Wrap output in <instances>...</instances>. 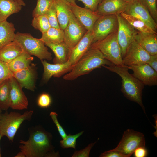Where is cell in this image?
<instances>
[{
  "mask_svg": "<svg viewBox=\"0 0 157 157\" xmlns=\"http://www.w3.org/2000/svg\"><path fill=\"white\" fill-rule=\"evenodd\" d=\"M10 105V79L4 81L0 85V109L7 110Z\"/></svg>",
  "mask_w": 157,
  "mask_h": 157,
  "instance_id": "cell-29",
  "label": "cell"
},
{
  "mask_svg": "<svg viewBox=\"0 0 157 157\" xmlns=\"http://www.w3.org/2000/svg\"><path fill=\"white\" fill-rule=\"evenodd\" d=\"M116 15L118 23L117 38L121 48L123 58L127 48L135 40V35L138 31L129 24L119 13Z\"/></svg>",
  "mask_w": 157,
  "mask_h": 157,
  "instance_id": "cell-10",
  "label": "cell"
},
{
  "mask_svg": "<svg viewBox=\"0 0 157 157\" xmlns=\"http://www.w3.org/2000/svg\"><path fill=\"white\" fill-rule=\"evenodd\" d=\"M127 4L124 0H103L96 11L101 16L116 14L123 11Z\"/></svg>",
  "mask_w": 157,
  "mask_h": 157,
  "instance_id": "cell-19",
  "label": "cell"
},
{
  "mask_svg": "<svg viewBox=\"0 0 157 157\" xmlns=\"http://www.w3.org/2000/svg\"><path fill=\"white\" fill-rule=\"evenodd\" d=\"M45 45L52 50L55 55L54 63L63 64L67 62L69 48L64 41L59 43H47Z\"/></svg>",
  "mask_w": 157,
  "mask_h": 157,
  "instance_id": "cell-25",
  "label": "cell"
},
{
  "mask_svg": "<svg viewBox=\"0 0 157 157\" xmlns=\"http://www.w3.org/2000/svg\"><path fill=\"white\" fill-rule=\"evenodd\" d=\"M54 0H37L36 7L33 11V17L45 15L53 5Z\"/></svg>",
  "mask_w": 157,
  "mask_h": 157,
  "instance_id": "cell-31",
  "label": "cell"
},
{
  "mask_svg": "<svg viewBox=\"0 0 157 157\" xmlns=\"http://www.w3.org/2000/svg\"><path fill=\"white\" fill-rule=\"evenodd\" d=\"M119 13L138 31L143 33L157 34L156 32L142 20L122 11Z\"/></svg>",
  "mask_w": 157,
  "mask_h": 157,
  "instance_id": "cell-27",
  "label": "cell"
},
{
  "mask_svg": "<svg viewBox=\"0 0 157 157\" xmlns=\"http://www.w3.org/2000/svg\"><path fill=\"white\" fill-rule=\"evenodd\" d=\"M10 108L13 110L26 109L28 104V99L22 88L13 77L10 78Z\"/></svg>",
  "mask_w": 157,
  "mask_h": 157,
  "instance_id": "cell-16",
  "label": "cell"
},
{
  "mask_svg": "<svg viewBox=\"0 0 157 157\" xmlns=\"http://www.w3.org/2000/svg\"><path fill=\"white\" fill-rule=\"evenodd\" d=\"M150 55L134 40L128 46L122 58L126 66L138 65L147 63Z\"/></svg>",
  "mask_w": 157,
  "mask_h": 157,
  "instance_id": "cell-11",
  "label": "cell"
},
{
  "mask_svg": "<svg viewBox=\"0 0 157 157\" xmlns=\"http://www.w3.org/2000/svg\"><path fill=\"white\" fill-rule=\"evenodd\" d=\"M8 63L0 59V85L5 80L13 77Z\"/></svg>",
  "mask_w": 157,
  "mask_h": 157,
  "instance_id": "cell-34",
  "label": "cell"
},
{
  "mask_svg": "<svg viewBox=\"0 0 157 157\" xmlns=\"http://www.w3.org/2000/svg\"><path fill=\"white\" fill-rule=\"evenodd\" d=\"M70 6L71 11L76 19L87 31H92L95 22L101 16L96 11L81 7L76 3L70 4Z\"/></svg>",
  "mask_w": 157,
  "mask_h": 157,
  "instance_id": "cell-15",
  "label": "cell"
},
{
  "mask_svg": "<svg viewBox=\"0 0 157 157\" xmlns=\"http://www.w3.org/2000/svg\"><path fill=\"white\" fill-rule=\"evenodd\" d=\"M82 131L75 135H69L60 142L61 147L63 148H73L76 149V140L83 133Z\"/></svg>",
  "mask_w": 157,
  "mask_h": 157,
  "instance_id": "cell-32",
  "label": "cell"
},
{
  "mask_svg": "<svg viewBox=\"0 0 157 157\" xmlns=\"http://www.w3.org/2000/svg\"><path fill=\"white\" fill-rule=\"evenodd\" d=\"M64 31L61 28L51 27L42 34L40 39L44 43L57 44L64 41Z\"/></svg>",
  "mask_w": 157,
  "mask_h": 157,
  "instance_id": "cell-28",
  "label": "cell"
},
{
  "mask_svg": "<svg viewBox=\"0 0 157 157\" xmlns=\"http://www.w3.org/2000/svg\"><path fill=\"white\" fill-rule=\"evenodd\" d=\"M117 31L104 39L93 43L90 48L97 49L105 58L114 65L125 66L122 62L121 48L117 38Z\"/></svg>",
  "mask_w": 157,
  "mask_h": 157,
  "instance_id": "cell-5",
  "label": "cell"
},
{
  "mask_svg": "<svg viewBox=\"0 0 157 157\" xmlns=\"http://www.w3.org/2000/svg\"><path fill=\"white\" fill-rule=\"evenodd\" d=\"M118 23L116 14L101 16L96 21L93 32V43L102 40L117 31Z\"/></svg>",
  "mask_w": 157,
  "mask_h": 157,
  "instance_id": "cell-8",
  "label": "cell"
},
{
  "mask_svg": "<svg viewBox=\"0 0 157 157\" xmlns=\"http://www.w3.org/2000/svg\"><path fill=\"white\" fill-rule=\"evenodd\" d=\"M41 61L44 69L42 79L45 83L47 82L52 76L59 78L69 72L73 67L68 61L63 64H54L49 63L45 60Z\"/></svg>",
  "mask_w": 157,
  "mask_h": 157,
  "instance_id": "cell-18",
  "label": "cell"
},
{
  "mask_svg": "<svg viewBox=\"0 0 157 157\" xmlns=\"http://www.w3.org/2000/svg\"><path fill=\"white\" fill-rule=\"evenodd\" d=\"M2 136H3L1 134H0V142L1 140V139ZM1 157V150H0V157Z\"/></svg>",
  "mask_w": 157,
  "mask_h": 157,
  "instance_id": "cell-48",
  "label": "cell"
},
{
  "mask_svg": "<svg viewBox=\"0 0 157 157\" xmlns=\"http://www.w3.org/2000/svg\"><path fill=\"white\" fill-rule=\"evenodd\" d=\"M15 157H26L25 154L22 151L18 153L15 156Z\"/></svg>",
  "mask_w": 157,
  "mask_h": 157,
  "instance_id": "cell-43",
  "label": "cell"
},
{
  "mask_svg": "<svg viewBox=\"0 0 157 157\" xmlns=\"http://www.w3.org/2000/svg\"><path fill=\"white\" fill-rule=\"evenodd\" d=\"M46 15L51 27L58 29L60 28L53 3Z\"/></svg>",
  "mask_w": 157,
  "mask_h": 157,
  "instance_id": "cell-35",
  "label": "cell"
},
{
  "mask_svg": "<svg viewBox=\"0 0 157 157\" xmlns=\"http://www.w3.org/2000/svg\"><path fill=\"white\" fill-rule=\"evenodd\" d=\"M51 102L50 96L48 93H44L39 96L37 100V104L41 108H47L50 106Z\"/></svg>",
  "mask_w": 157,
  "mask_h": 157,
  "instance_id": "cell-36",
  "label": "cell"
},
{
  "mask_svg": "<svg viewBox=\"0 0 157 157\" xmlns=\"http://www.w3.org/2000/svg\"><path fill=\"white\" fill-rule=\"evenodd\" d=\"M147 10L151 15L157 23V0H138Z\"/></svg>",
  "mask_w": 157,
  "mask_h": 157,
  "instance_id": "cell-33",
  "label": "cell"
},
{
  "mask_svg": "<svg viewBox=\"0 0 157 157\" xmlns=\"http://www.w3.org/2000/svg\"><path fill=\"white\" fill-rule=\"evenodd\" d=\"M112 64V63L105 58L99 50L90 48L73 66L71 71L64 76L63 78L66 80H73L103 65L109 66Z\"/></svg>",
  "mask_w": 157,
  "mask_h": 157,
  "instance_id": "cell-3",
  "label": "cell"
},
{
  "mask_svg": "<svg viewBox=\"0 0 157 157\" xmlns=\"http://www.w3.org/2000/svg\"><path fill=\"white\" fill-rule=\"evenodd\" d=\"M24 52L21 45L14 40L0 49V59L8 63Z\"/></svg>",
  "mask_w": 157,
  "mask_h": 157,
  "instance_id": "cell-22",
  "label": "cell"
},
{
  "mask_svg": "<svg viewBox=\"0 0 157 157\" xmlns=\"http://www.w3.org/2000/svg\"><path fill=\"white\" fill-rule=\"evenodd\" d=\"M70 4H76L75 0H64Z\"/></svg>",
  "mask_w": 157,
  "mask_h": 157,
  "instance_id": "cell-45",
  "label": "cell"
},
{
  "mask_svg": "<svg viewBox=\"0 0 157 157\" xmlns=\"http://www.w3.org/2000/svg\"><path fill=\"white\" fill-rule=\"evenodd\" d=\"M102 66L119 75L122 79L121 91L128 99L138 103L145 113L142 96L144 85L129 72L127 66H117L113 64Z\"/></svg>",
  "mask_w": 157,
  "mask_h": 157,
  "instance_id": "cell-1",
  "label": "cell"
},
{
  "mask_svg": "<svg viewBox=\"0 0 157 157\" xmlns=\"http://www.w3.org/2000/svg\"><path fill=\"white\" fill-rule=\"evenodd\" d=\"M33 113L32 110L25 111L23 114L15 112L2 114L0 122V134L6 136L13 142L14 136L21 124L25 120H29Z\"/></svg>",
  "mask_w": 157,
  "mask_h": 157,
  "instance_id": "cell-6",
  "label": "cell"
},
{
  "mask_svg": "<svg viewBox=\"0 0 157 157\" xmlns=\"http://www.w3.org/2000/svg\"><path fill=\"white\" fill-rule=\"evenodd\" d=\"M127 66L133 72V75L144 85L151 86L157 85V72L148 64Z\"/></svg>",
  "mask_w": 157,
  "mask_h": 157,
  "instance_id": "cell-13",
  "label": "cell"
},
{
  "mask_svg": "<svg viewBox=\"0 0 157 157\" xmlns=\"http://www.w3.org/2000/svg\"><path fill=\"white\" fill-rule=\"evenodd\" d=\"M127 3H130L138 1V0H124Z\"/></svg>",
  "mask_w": 157,
  "mask_h": 157,
  "instance_id": "cell-46",
  "label": "cell"
},
{
  "mask_svg": "<svg viewBox=\"0 0 157 157\" xmlns=\"http://www.w3.org/2000/svg\"><path fill=\"white\" fill-rule=\"evenodd\" d=\"M35 65L31 64L28 67L13 73L14 78L22 88L33 91L37 77Z\"/></svg>",
  "mask_w": 157,
  "mask_h": 157,
  "instance_id": "cell-17",
  "label": "cell"
},
{
  "mask_svg": "<svg viewBox=\"0 0 157 157\" xmlns=\"http://www.w3.org/2000/svg\"><path fill=\"white\" fill-rule=\"evenodd\" d=\"M14 25L7 20L0 22V49L14 41L16 33Z\"/></svg>",
  "mask_w": 157,
  "mask_h": 157,
  "instance_id": "cell-23",
  "label": "cell"
},
{
  "mask_svg": "<svg viewBox=\"0 0 157 157\" xmlns=\"http://www.w3.org/2000/svg\"><path fill=\"white\" fill-rule=\"evenodd\" d=\"M19 146L20 151L26 157H42L53 156V147L50 134L42 130L32 133L27 141L21 140Z\"/></svg>",
  "mask_w": 157,
  "mask_h": 157,
  "instance_id": "cell-2",
  "label": "cell"
},
{
  "mask_svg": "<svg viewBox=\"0 0 157 157\" xmlns=\"http://www.w3.org/2000/svg\"><path fill=\"white\" fill-rule=\"evenodd\" d=\"M50 115L57 128L59 134L62 138L63 139L67 136L64 129L58 122L57 119V114L55 112H51Z\"/></svg>",
  "mask_w": 157,
  "mask_h": 157,
  "instance_id": "cell-38",
  "label": "cell"
},
{
  "mask_svg": "<svg viewBox=\"0 0 157 157\" xmlns=\"http://www.w3.org/2000/svg\"><path fill=\"white\" fill-rule=\"evenodd\" d=\"M14 40L21 45L24 52L37 57L41 60H50L52 59V54L45 43L40 39L33 37L30 33L17 32Z\"/></svg>",
  "mask_w": 157,
  "mask_h": 157,
  "instance_id": "cell-4",
  "label": "cell"
},
{
  "mask_svg": "<svg viewBox=\"0 0 157 157\" xmlns=\"http://www.w3.org/2000/svg\"><path fill=\"white\" fill-rule=\"evenodd\" d=\"M145 147L144 135L133 129L125 131L117 146L112 149L120 153L125 157H130L136 149L140 147Z\"/></svg>",
  "mask_w": 157,
  "mask_h": 157,
  "instance_id": "cell-7",
  "label": "cell"
},
{
  "mask_svg": "<svg viewBox=\"0 0 157 157\" xmlns=\"http://www.w3.org/2000/svg\"><path fill=\"white\" fill-rule=\"evenodd\" d=\"M101 157H125V156L116 151L110 150L104 152L100 155Z\"/></svg>",
  "mask_w": 157,
  "mask_h": 157,
  "instance_id": "cell-41",
  "label": "cell"
},
{
  "mask_svg": "<svg viewBox=\"0 0 157 157\" xmlns=\"http://www.w3.org/2000/svg\"><path fill=\"white\" fill-rule=\"evenodd\" d=\"M135 157H146L148 155V151L145 147H140L135 149L133 153Z\"/></svg>",
  "mask_w": 157,
  "mask_h": 157,
  "instance_id": "cell-40",
  "label": "cell"
},
{
  "mask_svg": "<svg viewBox=\"0 0 157 157\" xmlns=\"http://www.w3.org/2000/svg\"><path fill=\"white\" fill-rule=\"evenodd\" d=\"M53 4L60 28L64 31L70 19V4L64 0H54Z\"/></svg>",
  "mask_w": 157,
  "mask_h": 157,
  "instance_id": "cell-21",
  "label": "cell"
},
{
  "mask_svg": "<svg viewBox=\"0 0 157 157\" xmlns=\"http://www.w3.org/2000/svg\"><path fill=\"white\" fill-rule=\"evenodd\" d=\"M87 31L71 11L69 22L64 30V42L69 49H71L82 39Z\"/></svg>",
  "mask_w": 157,
  "mask_h": 157,
  "instance_id": "cell-9",
  "label": "cell"
},
{
  "mask_svg": "<svg viewBox=\"0 0 157 157\" xmlns=\"http://www.w3.org/2000/svg\"><path fill=\"white\" fill-rule=\"evenodd\" d=\"M122 12L142 20L156 32L157 23L146 8L138 0L127 3L125 9Z\"/></svg>",
  "mask_w": 157,
  "mask_h": 157,
  "instance_id": "cell-14",
  "label": "cell"
},
{
  "mask_svg": "<svg viewBox=\"0 0 157 157\" xmlns=\"http://www.w3.org/2000/svg\"><path fill=\"white\" fill-rule=\"evenodd\" d=\"M33 60V57L24 52L8 64L13 73L28 67Z\"/></svg>",
  "mask_w": 157,
  "mask_h": 157,
  "instance_id": "cell-26",
  "label": "cell"
},
{
  "mask_svg": "<svg viewBox=\"0 0 157 157\" xmlns=\"http://www.w3.org/2000/svg\"><path fill=\"white\" fill-rule=\"evenodd\" d=\"M82 2L85 8L96 11L99 4L103 0H77Z\"/></svg>",
  "mask_w": 157,
  "mask_h": 157,
  "instance_id": "cell-37",
  "label": "cell"
},
{
  "mask_svg": "<svg viewBox=\"0 0 157 157\" xmlns=\"http://www.w3.org/2000/svg\"><path fill=\"white\" fill-rule=\"evenodd\" d=\"M147 64L157 72V54L151 55Z\"/></svg>",
  "mask_w": 157,
  "mask_h": 157,
  "instance_id": "cell-42",
  "label": "cell"
},
{
  "mask_svg": "<svg viewBox=\"0 0 157 157\" xmlns=\"http://www.w3.org/2000/svg\"><path fill=\"white\" fill-rule=\"evenodd\" d=\"M93 31H87L82 39L73 48L69 49L67 61L73 66L90 49L93 42Z\"/></svg>",
  "mask_w": 157,
  "mask_h": 157,
  "instance_id": "cell-12",
  "label": "cell"
},
{
  "mask_svg": "<svg viewBox=\"0 0 157 157\" xmlns=\"http://www.w3.org/2000/svg\"><path fill=\"white\" fill-rule=\"evenodd\" d=\"M22 6L13 0H0V22L7 20L11 15L19 12Z\"/></svg>",
  "mask_w": 157,
  "mask_h": 157,
  "instance_id": "cell-24",
  "label": "cell"
},
{
  "mask_svg": "<svg viewBox=\"0 0 157 157\" xmlns=\"http://www.w3.org/2000/svg\"><path fill=\"white\" fill-rule=\"evenodd\" d=\"M2 111V110H1V109H0V122L2 116V114L1 113Z\"/></svg>",
  "mask_w": 157,
  "mask_h": 157,
  "instance_id": "cell-47",
  "label": "cell"
},
{
  "mask_svg": "<svg viewBox=\"0 0 157 157\" xmlns=\"http://www.w3.org/2000/svg\"><path fill=\"white\" fill-rule=\"evenodd\" d=\"M135 40L150 55L157 54V34L143 33L138 31Z\"/></svg>",
  "mask_w": 157,
  "mask_h": 157,
  "instance_id": "cell-20",
  "label": "cell"
},
{
  "mask_svg": "<svg viewBox=\"0 0 157 157\" xmlns=\"http://www.w3.org/2000/svg\"><path fill=\"white\" fill-rule=\"evenodd\" d=\"M15 2H17L18 4L21 6H25V3L23 0H13Z\"/></svg>",
  "mask_w": 157,
  "mask_h": 157,
  "instance_id": "cell-44",
  "label": "cell"
},
{
  "mask_svg": "<svg viewBox=\"0 0 157 157\" xmlns=\"http://www.w3.org/2000/svg\"><path fill=\"white\" fill-rule=\"evenodd\" d=\"M96 142L89 144L84 149L79 151H76L73 154L72 157H89L90 150Z\"/></svg>",
  "mask_w": 157,
  "mask_h": 157,
  "instance_id": "cell-39",
  "label": "cell"
},
{
  "mask_svg": "<svg viewBox=\"0 0 157 157\" xmlns=\"http://www.w3.org/2000/svg\"><path fill=\"white\" fill-rule=\"evenodd\" d=\"M31 25L35 29L39 30L42 34L47 31L51 27L46 14L33 17Z\"/></svg>",
  "mask_w": 157,
  "mask_h": 157,
  "instance_id": "cell-30",
  "label": "cell"
}]
</instances>
